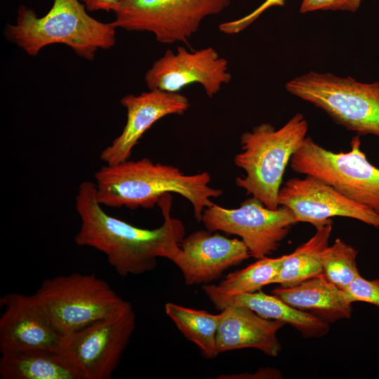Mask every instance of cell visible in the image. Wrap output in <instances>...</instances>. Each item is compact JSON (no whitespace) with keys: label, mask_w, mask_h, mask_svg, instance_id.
Masks as SVG:
<instances>
[{"label":"cell","mask_w":379,"mask_h":379,"mask_svg":"<svg viewBox=\"0 0 379 379\" xmlns=\"http://www.w3.org/2000/svg\"><path fill=\"white\" fill-rule=\"evenodd\" d=\"M171 200L169 193L157 203L164 218L160 227L140 228L108 215L97 199L95 182L84 181L75 200L81 224L74 241L103 253L121 277L150 272L159 258L173 262L181 251L185 228L180 220L171 216Z\"/></svg>","instance_id":"6da1fadb"},{"label":"cell","mask_w":379,"mask_h":379,"mask_svg":"<svg viewBox=\"0 0 379 379\" xmlns=\"http://www.w3.org/2000/svg\"><path fill=\"white\" fill-rule=\"evenodd\" d=\"M96 197L103 206L152 208L166 194H178L192 206L197 221L211 199L223 193L209 185L207 172L187 175L178 168L147 158L102 166L94 173Z\"/></svg>","instance_id":"7a4b0ae2"},{"label":"cell","mask_w":379,"mask_h":379,"mask_svg":"<svg viewBox=\"0 0 379 379\" xmlns=\"http://www.w3.org/2000/svg\"><path fill=\"white\" fill-rule=\"evenodd\" d=\"M116 28L88 14L79 0H54L42 17L21 5L16 22L6 26V39L27 55L35 56L51 44L71 48L79 57L93 60L98 49H109L116 43Z\"/></svg>","instance_id":"3957f363"},{"label":"cell","mask_w":379,"mask_h":379,"mask_svg":"<svg viewBox=\"0 0 379 379\" xmlns=\"http://www.w3.org/2000/svg\"><path fill=\"white\" fill-rule=\"evenodd\" d=\"M307 130L306 119L297 113L279 129L263 123L242 133L241 151L234 157V162L245 175L237 178V185L267 208H279L284 173L292 156L302 145Z\"/></svg>","instance_id":"277c9868"},{"label":"cell","mask_w":379,"mask_h":379,"mask_svg":"<svg viewBox=\"0 0 379 379\" xmlns=\"http://www.w3.org/2000/svg\"><path fill=\"white\" fill-rule=\"evenodd\" d=\"M286 89L357 135L379 137V81L310 72L288 81Z\"/></svg>","instance_id":"5b68a950"},{"label":"cell","mask_w":379,"mask_h":379,"mask_svg":"<svg viewBox=\"0 0 379 379\" xmlns=\"http://www.w3.org/2000/svg\"><path fill=\"white\" fill-rule=\"evenodd\" d=\"M289 164L295 173L321 179L379 215V168L361 150L359 135L352 138L346 152H333L306 137Z\"/></svg>","instance_id":"8992f818"},{"label":"cell","mask_w":379,"mask_h":379,"mask_svg":"<svg viewBox=\"0 0 379 379\" xmlns=\"http://www.w3.org/2000/svg\"><path fill=\"white\" fill-rule=\"evenodd\" d=\"M34 295L61 336L111 314L125 301L94 274L47 279Z\"/></svg>","instance_id":"52a82bcc"},{"label":"cell","mask_w":379,"mask_h":379,"mask_svg":"<svg viewBox=\"0 0 379 379\" xmlns=\"http://www.w3.org/2000/svg\"><path fill=\"white\" fill-rule=\"evenodd\" d=\"M135 327L133 306L125 300L111 314L61 336L57 351L80 371L83 379H109Z\"/></svg>","instance_id":"ba28073f"},{"label":"cell","mask_w":379,"mask_h":379,"mask_svg":"<svg viewBox=\"0 0 379 379\" xmlns=\"http://www.w3.org/2000/svg\"><path fill=\"white\" fill-rule=\"evenodd\" d=\"M230 4V0H121L111 23L116 29L150 32L161 44L189 46L202 21Z\"/></svg>","instance_id":"9c48e42d"},{"label":"cell","mask_w":379,"mask_h":379,"mask_svg":"<svg viewBox=\"0 0 379 379\" xmlns=\"http://www.w3.org/2000/svg\"><path fill=\"white\" fill-rule=\"evenodd\" d=\"M209 231H222L241 237L251 256L260 259L272 253L298 221L283 206L270 209L255 197L239 208H226L212 204L203 212L201 220Z\"/></svg>","instance_id":"30bf717a"},{"label":"cell","mask_w":379,"mask_h":379,"mask_svg":"<svg viewBox=\"0 0 379 379\" xmlns=\"http://www.w3.org/2000/svg\"><path fill=\"white\" fill-rule=\"evenodd\" d=\"M228 61L212 47L187 50L178 47L175 52L168 49L155 60L145 75L149 90L158 89L179 92L192 84H200L211 98L228 84L232 74Z\"/></svg>","instance_id":"8fae6325"},{"label":"cell","mask_w":379,"mask_h":379,"mask_svg":"<svg viewBox=\"0 0 379 379\" xmlns=\"http://www.w3.org/2000/svg\"><path fill=\"white\" fill-rule=\"evenodd\" d=\"M279 204L288 208L298 222H308L316 229L338 216L356 219L379 229L378 213L312 175L287 180L279 190Z\"/></svg>","instance_id":"7c38bea8"},{"label":"cell","mask_w":379,"mask_h":379,"mask_svg":"<svg viewBox=\"0 0 379 379\" xmlns=\"http://www.w3.org/2000/svg\"><path fill=\"white\" fill-rule=\"evenodd\" d=\"M120 103L126 110V122L121 134L100 153V159L107 165L128 160L134 147L155 122L168 115H182L190 106L188 98L179 92L158 89L128 94Z\"/></svg>","instance_id":"4fadbf2b"},{"label":"cell","mask_w":379,"mask_h":379,"mask_svg":"<svg viewBox=\"0 0 379 379\" xmlns=\"http://www.w3.org/2000/svg\"><path fill=\"white\" fill-rule=\"evenodd\" d=\"M1 352L32 349L57 350L61 335L36 298L9 293L0 298Z\"/></svg>","instance_id":"5bb4252c"},{"label":"cell","mask_w":379,"mask_h":379,"mask_svg":"<svg viewBox=\"0 0 379 379\" xmlns=\"http://www.w3.org/2000/svg\"><path fill=\"white\" fill-rule=\"evenodd\" d=\"M181 251L173 260L186 285L209 284L228 268L247 260L250 252L241 239H230L209 230H199L185 237Z\"/></svg>","instance_id":"9a60e30c"},{"label":"cell","mask_w":379,"mask_h":379,"mask_svg":"<svg viewBox=\"0 0 379 379\" xmlns=\"http://www.w3.org/2000/svg\"><path fill=\"white\" fill-rule=\"evenodd\" d=\"M222 316L216 333L219 353L254 348L270 357L277 356L281 345L278 331L284 323L260 317L246 307L228 305L221 310Z\"/></svg>","instance_id":"2e32d148"},{"label":"cell","mask_w":379,"mask_h":379,"mask_svg":"<svg viewBox=\"0 0 379 379\" xmlns=\"http://www.w3.org/2000/svg\"><path fill=\"white\" fill-rule=\"evenodd\" d=\"M202 290L214 306L222 310L228 305L246 307L262 317L281 321L298 331L305 338H321L329 331V324L315 315L286 303L260 291L229 295L215 284H204Z\"/></svg>","instance_id":"e0dca14e"},{"label":"cell","mask_w":379,"mask_h":379,"mask_svg":"<svg viewBox=\"0 0 379 379\" xmlns=\"http://www.w3.org/2000/svg\"><path fill=\"white\" fill-rule=\"evenodd\" d=\"M272 295L291 306L310 312L328 324L350 317L347 293L322 273L299 284L275 288Z\"/></svg>","instance_id":"ac0fdd59"},{"label":"cell","mask_w":379,"mask_h":379,"mask_svg":"<svg viewBox=\"0 0 379 379\" xmlns=\"http://www.w3.org/2000/svg\"><path fill=\"white\" fill-rule=\"evenodd\" d=\"M0 375L2 379H83L62 354L48 349L1 352Z\"/></svg>","instance_id":"d6986e66"},{"label":"cell","mask_w":379,"mask_h":379,"mask_svg":"<svg viewBox=\"0 0 379 379\" xmlns=\"http://www.w3.org/2000/svg\"><path fill=\"white\" fill-rule=\"evenodd\" d=\"M332 223L330 222L317 228L315 234L307 241L293 253L285 255L272 284L293 286L323 273L320 256L328 246Z\"/></svg>","instance_id":"ffe728a7"},{"label":"cell","mask_w":379,"mask_h":379,"mask_svg":"<svg viewBox=\"0 0 379 379\" xmlns=\"http://www.w3.org/2000/svg\"><path fill=\"white\" fill-rule=\"evenodd\" d=\"M164 309L180 333L197 345L204 358L212 359L220 354L216 346V333L222 312L214 314L173 302L166 303Z\"/></svg>","instance_id":"44dd1931"},{"label":"cell","mask_w":379,"mask_h":379,"mask_svg":"<svg viewBox=\"0 0 379 379\" xmlns=\"http://www.w3.org/2000/svg\"><path fill=\"white\" fill-rule=\"evenodd\" d=\"M285 255L278 258L265 257L246 267L230 273L216 288L224 294L232 295L260 291L272 284L277 275Z\"/></svg>","instance_id":"7402d4cb"},{"label":"cell","mask_w":379,"mask_h":379,"mask_svg":"<svg viewBox=\"0 0 379 379\" xmlns=\"http://www.w3.org/2000/svg\"><path fill=\"white\" fill-rule=\"evenodd\" d=\"M358 251L340 239L321 253L323 274L336 286L345 291L360 275L357 265Z\"/></svg>","instance_id":"603a6c76"},{"label":"cell","mask_w":379,"mask_h":379,"mask_svg":"<svg viewBox=\"0 0 379 379\" xmlns=\"http://www.w3.org/2000/svg\"><path fill=\"white\" fill-rule=\"evenodd\" d=\"M345 291L352 303L361 301L379 307V279L368 280L359 275Z\"/></svg>","instance_id":"cb8c5ba5"},{"label":"cell","mask_w":379,"mask_h":379,"mask_svg":"<svg viewBox=\"0 0 379 379\" xmlns=\"http://www.w3.org/2000/svg\"><path fill=\"white\" fill-rule=\"evenodd\" d=\"M285 0H265L251 13L237 20L226 21L219 25V30L226 34H236L255 21L265 11L272 6H283Z\"/></svg>","instance_id":"d4e9b609"},{"label":"cell","mask_w":379,"mask_h":379,"mask_svg":"<svg viewBox=\"0 0 379 379\" xmlns=\"http://www.w3.org/2000/svg\"><path fill=\"white\" fill-rule=\"evenodd\" d=\"M364 0H302L300 11L307 13L317 10L347 11L354 12Z\"/></svg>","instance_id":"484cf974"},{"label":"cell","mask_w":379,"mask_h":379,"mask_svg":"<svg viewBox=\"0 0 379 379\" xmlns=\"http://www.w3.org/2000/svg\"><path fill=\"white\" fill-rule=\"evenodd\" d=\"M88 11H105L114 12L121 0H79Z\"/></svg>","instance_id":"4316f807"}]
</instances>
